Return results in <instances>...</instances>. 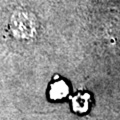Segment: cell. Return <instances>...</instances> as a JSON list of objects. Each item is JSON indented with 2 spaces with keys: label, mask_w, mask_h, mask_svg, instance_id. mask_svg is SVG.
Listing matches in <instances>:
<instances>
[{
  "label": "cell",
  "mask_w": 120,
  "mask_h": 120,
  "mask_svg": "<svg viewBox=\"0 0 120 120\" xmlns=\"http://www.w3.org/2000/svg\"><path fill=\"white\" fill-rule=\"evenodd\" d=\"M68 92V87L65 82L63 81H58L52 85L50 94L52 98H56V99H60L62 97H65V95Z\"/></svg>",
  "instance_id": "1"
}]
</instances>
